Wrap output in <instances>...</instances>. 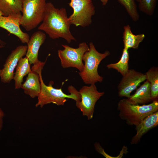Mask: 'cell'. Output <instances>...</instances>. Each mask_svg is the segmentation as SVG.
<instances>
[{
    "label": "cell",
    "mask_w": 158,
    "mask_h": 158,
    "mask_svg": "<svg viewBox=\"0 0 158 158\" xmlns=\"http://www.w3.org/2000/svg\"><path fill=\"white\" fill-rule=\"evenodd\" d=\"M46 61H40L33 65L32 71L28 74L25 81L22 85L21 88L23 90L24 93L32 98L37 97L40 92L41 84L38 71L43 69Z\"/></svg>",
    "instance_id": "11"
},
{
    "label": "cell",
    "mask_w": 158,
    "mask_h": 158,
    "mask_svg": "<svg viewBox=\"0 0 158 158\" xmlns=\"http://www.w3.org/2000/svg\"><path fill=\"white\" fill-rule=\"evenodd\" d=\"M6 43L5 42L1 40L0 39V48L3 47L5 45Z\"/></svg>",
    "instance_id": "24"
},
{
    "label": "cell",
    "mask_w": 158,
    "mask_h": 158,
    "mask_svg": "<svg viewBox=\"0 0 158 158\" xmlns=\"http://www.w3.org/2000/svg\"><path fill=\"white\" fill-rule=\"evenodd\" d=\"M1 69L0 68V77L1 75Z\"/></svg>",
    "instance_id": "27"
},
{
    "label": "cell",
    "mask_w": 158,
    "mask_h": 158,
    "mask_svg": "<svg viewBox=\"0 0 158 158\" xmlns=\"http://www.w3.org/2000/svg\"><path fill=\"white\" fill-rule=\"evenodd\" d=\"M102 2V4L104 6L106 5L107 4L108 0H100Z\"/></svg>",
    "instance_id": "25"
},
{
    "label": "cell",
    "mask_w": 158,
    "mask_h": 158,
    "mask_svg": "<svg viewBox=\"0 0 158 158\" xmlns=\"http://www.w3.org/2000/svg\"><path fill=\"white\" fill-rule=\"evenodd\" d=\"M123 29V38L124 48L128 50L130 48L138 49L139 44L145 38V35L143 33L134 35L129 25L124 26Z\"/></svg>",
    "instance_id": "17"
},
{
    "label": "cell",
    "mask_w": 158,
    "mask_h": 158,
    "mask_svg": "<svg viewBox=\"0 0 158 158\" xmlns=\"http://www.w3.org/2000/svg\"><path fill=\"white\" fill-rule=\"evenodd\" d=\"M30 65L26 56L19 60L16 67V71L13 78L16 89L21 88L24 77L32 71Z\"/></svg>",
    "instance_id": "16"
},
{
    "label": "cell",
    "mask_w": 158,
    "mask_h": 158,
    "mask_svg": "<svg viewBox=\"0 0 158 158\" xmlns=\"http://www.w3.org/2000/svg\"><path fill=\"white\" fill-rule=\"evenodd\" d=\"M4 115V112L0 107V131L1 130L3 127V118Z\"/></svg>",
    "instance_id": "23"
},
{
    "label": "cell",
    "mask_w": 158,
    "mask_h": 158,
    "mask_svg": "<svg viewBox=\"0 0 158 158\" xmlns=\"http://www.w3.org/2000/svg\"><path fill=\"white\" fill-rule=\"evenodd\" d=\"M63 50H59L58 55L60 59L61 66L64 68L73 67L80 72L83 69L84 65L83 58L84 53L89 49V47L86 42L79 44L77 48H73L67 45H62Z\"/></svg>",
    "instance_id": "7"
},
{
    "label": "cell",
    "mask_w": 158,
    "mask_h": 158,
    "mask_svg": "<svg viewBox=\"0 0 158 158\" xmlns=\"http://www.w3.org/2000/svg\"><path fill=\"white\" fill-rule=\"evenodd\" d=\"M42 22L38 29L44 32L52 39L61 37L68 43L75 40L70 30L71 24L65 8H56L51 2L47 3Z\"/></svg>",
    "instance_id": "1"
},
{
    "label": "cell",
    "mask_w": 158,
    "mask_h": 158,
    "mask_svg": "<svg viewBox=\"0 0 158 158\" xmlns=\"http://www.w3.org/2000/svg\"><path fill=\"white\" fill-rule=\"evenodd\" d=\"M125 8L128 13L134 21L138 20L139 15L135 0H117Z\"/></svg>",
    "instance_id": "21"
},
{
    "label": "cell",
    "mask_w": 158,
    "mask_h": 158,
    "mask_svg": "<svg viewBox=\"0 0 158 158\" xmlns=\"http://www.w3.org/2000/svg\"><path fill=\"white\" fill-rule=\"evenodd\" d=\"M27 49V45H19L11 51L1 69L0 77L2 82L9 83L13 79L14 70L19 60L26 55Z\"/></svg>",
    "instance_id": "10"
},
{
    "label": "cell",
    "mask_w": 158,
    "mask_h": 158,
    "mask_svg": "<svg viewBox=\"0 0 158 158\" xmlns=\"http://www.w3.org/2000/svg\"><path fill=\"white\" fill-rule=\"evenodd\" d=\"M40 69L38 71L41 84L40 92L38 96V101L35 107L42 108L45 105L51 103L57 105H63L66 101V98L71 99L76 102L80 101L81 95L79 91L73 86H70L68 88L70 95H66L62 91L61 88L56 89L52 86L51 82L48 85L44 83L42 75V71Z\"/></svg>",
    "instance_id": "2"
},
{
    "label": "cell",
    "mask_w": 158,
    "mask_h": 158,
    "mask_svg": "<svg viewBox=\"0 0 158 158\" xmlns=\"http://www.w3.org/2000/svg\"><path fill=\"white\" fill-rule=\"evenodd\" d=\"M23 0H0V11L7 16L21 13Z\"/></svg>",
    "instance_id": "18"
},
{
    "label": "cell",
    "mask_w": 158,
    "mask_h": 158,
    "mask_svg": "<svg viewBox=\"0 0 158 158\" xmlns=\"http://www.w3.org/2000/svg\"><path fill=\"white\" fill-rule=\"evenodd\" d=\"M145 74L146 76V80H148L150 83L151 96L152 101L157 100L158 98V67H151Z\"/></svg>",
    "instance_id": "19"
},
{
    "label": "cell",
    "mask_w": 158,
    "mask_h": 158,
    "mask_svg": "<svg viewBox=\"0 0 158 158\" xmlns=\"http://www.w3.org/2000/svg\"><path fill=\"white\" fill-rule=\"evenodd\" d=\"M3 16V14L2 13V12L1 11H0V17Z\"/></svg>",
    "instance_id": "26"
},
{
    "label": "cell",
    "mask_w": 158,
    "mask_h": 158,
    "mask_svg": "<svg viewBox=\"0 0 158 158\" xmlns=\"http://www.w3.org/2000/svg\"><path fill=\"white\" fill-rule=\"evenodd\" d=\"M117 109L122 120L129 125L135 126L146 117L158 111V100L147 104L140 105L132 104L125 98L119 101Z\"/></svg>",
    "instance_id": "3"
},
{
    "label": "cell",
    "mask_w": 158,
    "mask_h": 158,
    "mask_svg": "<svg viewBox=\"0 0 158 158\" xmlns=\"http://www.w3.org/2000/svg\"><path fill=\"white\" fill-rule=\"evenodd\" d=\"M21 16V13H20L0 17V27L17 37L22 43L27 44L30 38L28 33L23 32L20 28V22Z\"/></svg>",
    "instance_id": "12"
},
{
    "label": "cell",
    "mask_w": 158,
    "mask_h": 158,
    "mask_svg": "<svg viewBox=\"0 0 158 158\" xmlns=\"http://www.w3.org/2000/svg\"><path fill=\"white\" fill-rule=\"evenodd\" d=\"M110 54L108 51L104 53L99 52L92 42L89 43V49L84 54L83 61L84 62L83 69L79 73L83 82L86 84H94L101 82L103 77L98 71L99 65L102 61Z\"/></svg>",
    "instance_id": "4"
},
{
    "label": "cell",
    "mask_w": 158,
    "mask_h": 158,
    "mask_svg": "<svg viewBox=\"0 0 158 158\" xmlns=\"http://www.w3.org/2000/svg\"><path fill=\"white\" fill-rule=\"evenodd\" d=\"M158 125V111L146 117L135 126L136 133L132 138L130 144H137L144 135L151 129L157 126Z\"/></svg>",
    "instance_id": "14"
},
{
    "label": "cell",
    "mask_w": 158,
    "mask_h": 158,
    "mask_svg": "<svg viewBox=\"0 0 158 158\" xmlns=\"http://www.w3.org/2000/svg\"><path fill=\"white\" fill-rule=\"evenodd\" d=\"M128 101L133 104H143L152 102L151 96V87L147 80L137 89L135 93L127 98Z\"/></svg>",
    "instance_id": "15"
},
{
    "label": "cell",
    "mask_w": 158,
    "mask_h": 158,
    "mask_svg": "<svg viewBox=\"0 0 158 158\" xmlns=\"http://www.w3.org/2000/svg\"><path fill=\"white\" fill-rule=\"evenodd\" d=\"M68 4L73 10L68 17L71 24L83 27L91 24L92 17L95 13L92 0H71Z\"/></svg>",
    "instance_id": "6"
},
{
    "label": "cell",
    "mask_w": 158,
    "mask_h": 158,
    "mask_svg": "<svg viewBox=\"0 0 158 158\" xmlns=\"http://www.w3.org/2000/svg\"><path fill=\"white\" fill-rule=\"evenodd\" d=\"M157 0H140L138 7L140 11L151 16L153 14Z\"/></svg>",
    "instance_id": "22"
},
{
    "label": "cell",
    "mask_w": 158,
    "mask_h": 158,
    "mask_svg": "<svg viewBox=\"0 0 158 158\" xmlns=\"http://www.w3.org/2000/svg\"><path fill=\"white\" fill-rule=\"evenodd\" d=\"M146 80L145 74L133 69H129L125 75L123 76L117 87L119 96L129 97L132 92Z\"/></svg>",
    "instance_id": "9"
},
{
    "label": "cell",
    "mask_w": 158,
    "mask_h": 158,
    "mask_svg": "<svg viewBox=\"0 0 158 158\" xmlns=\"http://www.w3.org/2000/svg\"><path fill=\"white\" fill-rule=\"evenodd\" d=\"M46 0H23L20 21L27 31L36 27L42 22L47 3Z\"/></svg>",
    "instance_id": "5"
},
{
    "label": "cell",
    "mask_w": 158,
    "mask_h": 158,
    "mask_svg": "<svg viewBox=\"0 0 158 158\" xmlns=\"http://www.w3.org/2000/svg\"><path fill=\"white\" fill-rule=\"evenodd\" d=\"M79 92L81 100L76 102V105L83 116H87L88 120L91 119L93 117L95 104L104 92H99L95 84L84 86Z\"/></svg>",
    "instance_id": "8"
},
{
    "label": "cell",
    "mask_w": 158,
    "mask_h": 158,
    "mask_svg": "<svg viewBox=\"0 0 158 158\" xmlns=\"http://www.w3.org/2000/svg\"><path fill=\"white\" fill-rule=\"evenodd\" d=\"M46 37V35L43 32L40 30L36 31L32 34L27 43L25 56L31 64L35 65L40 62L38 59V52Z\"/></svg>",
    "instance_id": "13"
},
{
    "label": "cell",
    "mask_w": 158,
    "mask_h": 158,
    "mask_svg": "<svg viewBox=\"0 0 158 158\" xmlns=\"http://www.w3.org/2000/svg\"><path fill=\"white\" fill-rule=\"evenodd\" d=\"M129 59L128 50L124 48L121 57L119 61L116 63L108 64L107 67L108 69H113L116 70L123 76L129 69Z\"/></svg>",
    "instance_id": "20"
},
{
    "label": "cell",
    "mask_w": 158,
    "mask_h": 158,
    "mask_svg": "<svg viewBox=\"0 0 158 158\" xmlns=\"http://www.w3.org/2000/svg\"><path fill=\"white\" fill-rule=\"evenodd\" d=\"M135 0L137 2H138L140 0Z\"/></svg>",
    "instance_id": "28"
}]
</instances>
